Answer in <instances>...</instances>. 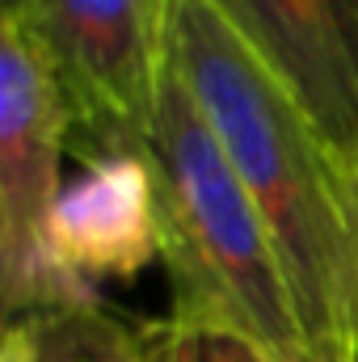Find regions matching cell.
Masks as SVG:
<instances>
[{"label": "cell", "mask_w": 358, "mask_h": 362, "mask_svg": "<svg viewBox=\"0 0 358 362\" xmlns=\"http://www.w3.org/2000/svg\"><path fill=\"white\" fill-rule=\"evenodd\" d=\"M165 42L270 228L316 362H358V211L321 135L211 0H169Z\"/></svg>", "instance_id": "6da1fadb"}, {"label": "cell", "mask_w": 358, "mask_h": 362, "mask_svg": "<svg viewBox=\"0 0 358 362\" xmlns=\"http://www.w3.org/2000/svg\"><path fill=\"white\" fill-rule=\"evenodd\" d=\"M148 156L169 316L236 333L270 362H316L270 228L173 68Z\"/></svg>", "instance_id": "7a4b0ae2"}, {"label": "cell", "mask_w": 358, "mask_h": 362, "mask_svg": "<svg viewBox=\"0 0 358 362\" xmlns=\"http://www.w3.org/2000/svg\"><path fill=\"white\" fill-rule=\"evenodd\" d=\"M72 135L55 76L17 17H0V291L4 316L101 303L97 286L59 266L51 219Z\"/></svg>", "instance_id": "3957f363"}, {"label": "cell", "mask_w": 358, "mask_h": 362, "mask_svg": "<svg viewBox=\"0 0 358 362\" xmlns=\"http://www.w3.org/2000/svg\"><path fill=\"white\" fill-rule=\"evenodd\" d=\"M42 51L85 156L148 152L169 76V0H30L8 13Z\"/></svg>", "instance_id": "277c9868"}, {"label": "cell", "mask_w": 358, "mask_h": 362, "mask_svg": "<svg viewBox=\"0 0 358 362\" xmlns=\"http://www.w3.org/2000/svg\"><path fill=\"white\" fill-rule=\"evenodd\" d=\"M295 97L358 211V0H211Z\"/></svg>", "instance_id": "5b68a950"}, {"label": "cell", "mask_w": 358, "mask_h": 362, "mask_svg": "<svg viewBox=\"0 0 358 362\" xmlns=\"http://www.w3.org/2000/svg\"><path fill=\"white\" fill-rule=\"evenodd\" d=\"M51 249L59 266L81 282L135 278L161 257L156 177L148 152L85 156V169L64 181Z\"/></svg>", "instance_id": "8992f818"}, {"label": "cell", "mask_w": 358, "mask_h": 362, "mask_svg": "<svg viewBox=\"0 0 358 362\" xmlns=\"http://www.w3.org/2000/svg\"><path fill=\"white\" fill-rule=\"evenodd\" d=\"M34 362H152L139 329L118 320L110 308H55L21 316Z\"/></svg>", "instance_id": "52a82bcc"}, {"label": "cell", "mask_w": 358, "mask_h": 362, "mask_svg": "<svg viewBox=\"0 0 358 362\" xmlns=\"http://www.w3.org/2000/svg\"><path fill=\"white\" fill-rule=\"evenodd\" d=\"M144 350L152 362H270L253 341L224 333V329H202V325H181L173 316L139 325Z\"/></svg>", "instance_id": "ba28073f"}, {"label": "cell", "mask_w": 358, "mask_h": 362, "mask_svg": "<svg viewBox=\"0 0 358 362\" xmlns=\"http://www.w3.org/2000/svg\"><path fill=\"white\" fill-rule=\"evenodd\" d=\"M0 362H34L30 333H25V325H21V320H8L4 341H0Z\"/></svg>", "instance_id": "9c48e42d"}, {"label": "cell", "mask_w": 358, "mask_h": 362, "mask_svg": "<svg viewBox=\"0 0 358 362\" xmlns=\"http://www.w3.org/2000/svg\"><path fill=\"white\" fill-rule=\"evenodd\" d=\"M30 0H0V17H8V13H21Z\"/></svg>", "instance_id": "30bf717a"}]
</instances>
